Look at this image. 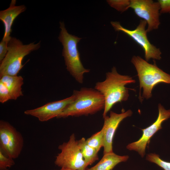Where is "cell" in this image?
Segmentation results:
<instances>
[{
    "instance_id": "6da1fadb",
    "label": "cell",
    "mask_w": 170,
    "mask_h": 170,
    "mask_svg": "<svg viewBox=\"0 0 170 170\" xmlns=\"http://www.w3.org/2000/svg\"><path fill=\"white\" fill-rule=\"evenodd\" d=\"M135 81L132 77L118 73L115 67L111 72L106 73V79L103 81L97 82L94 89L103 95L105 101L103 118L116 103L127 100L129 97L128 89L125 86Z\"/></svg>"
},
{
    "instance_id": "7a4b0ae2",
    "label": "cell",
    "mask_w": 170,
    "mask_h": 170,
    "mask_svg": "<svg viewBox=\"0 0 170 170\" xmlns=\"http://www.w3.org/2000/svg\"><path fill=\"white\" fill-rule=\"evenodd\" d=\"M73 94L75 97L74 101L56 118L88 116L104 109V96L95 89L82 88L80 90H74Z\"/></svg>"
},
{
    "instance_id": "3957f363",
    "label": "cell",
    "mask_w": 170,
    "mask_h": 170,
    "mask_svg": "<svg viewBox=\"0 0 170 170\" xmlns=\"http://www.w3.org/2000/svg\"><path fill=\"white\" fill-rule=\"evenodd\" d=\"M60 24L61 30L58 39L63 46L62 55L64 57L66 69L77 82L82 83L84 74L90 70L84 68L80 60L77 44L82 38L70 34L63 22H60Z\"/></svg>"
},
{
    "instance_id": "277c9868",
    "label": "cell",
    "mask_w": 170,
    "mask_h": 170,
    "mask_svg": "<svg viewBox=\"0 0 170 170\" xmlns=\"http://www.w3.org/2000/svg\"><path fill=\"white\" fill-rule=\"evenodd\" d=\"M131 62L137 71L140 90L143 89L141 98H151L153 89L158 83L170 84V74L159 68L155 61L153 64H150L139 56H134Z\"/></svg>"
},
{
    "instance_id": "5b68a950",
    "label": "cell",
    "mask_w": 170,
    "mask_h": 170,
    "mask_svg": "<svg viewBox=\"0 0 170 170\" xmlns=\"http://www.w3.org/2000/svg\"><path fill=\"white\" fill-rule=\"evenodd\" d=\"M41 41L24 44L19 39L11 37L8 44V52L0 62V77L4 75L16 76L24 65V58L31 52L38 49Z\"/></svg>"
},
{
    "instance_id": "8992f818",
    "label": "cell",
    "mask_w": 170,
    "mask_h": 170,
    "mask_svg": "<svg viewBox=\"0 0 170 170\" xmlns=\"http://www.w3.org/2000/svg\"><path fill=\"white\" fill-rule=\"evenodd\" d=\"M61 152L56 156L55 164L63 168L74 170H86L88 166L84 159L76 140L72 134L69 140L59 145Z\"/></svg>"
},
{
    "instance_id": "52a82bcc",
    "label": "cell",
    "mask_w": 170,
    "mask_h": 170,
    "mask_svg": "<svg viewBox=\"0 0 170 170\" xmlns=\"http://www.w3.org/2000/svg\"><path fill=\"white\" fill-rule=\"evenodd\" d=\"M111 24L116 31L125 33L139 45L144 52L145 60L148 61L150 59L160 60L162 53L159 48L151 44L148 39L146 26V22L141 20L138 26L133 30H130L123 27L118 21H111Z\"/></svg>"
},
{
    "instance_id": "ba28073f",
    "label": "cell",
    "mask_w": 170,
    "mask_h": 170,
    "mask_svg": "<svg viewBox=\"0 0 170 170\" xmlns=\"http://www.w3.org/2000/svg\"><path fill=\"white\" fill-rule=\"evenodd\" d=\"M24 141L21 133L7 122L0 121V150L13 159L18 158L22 150Z\"/></svg>"
},
{
    "instance_id": "9c48e42d",
    "label": "cell",
    "mask_w": 170,
    "mask_h": 170,
    "mask_svg": "<svg viewBox=\"0 0 170 170\" xmlns=\"http://www.w3.org/2000/svg\"><path fill=\"white\" fill-rule=\"evenodd\" d=\"M158 110V114L155 121L147 128L142 129V134L138 140L129 143L126 146L127 149L137 152L142 157H144L145 154L146 148L150 139L157 131L162 129V123L170 117V109L166 110L159 104Z\"/></svg>"
},
{
    "instance_id": "30bf717a",
    "label": "cell",
    "mask_w": 170,
    "mask_h": 170,
    "mask_svg": "<svg viewBox=\"0 0 170 170\" xmlns=\"http://www.w3.org/2000/svg\"><path fill=\"white\" fill-rule=\"evenodd\" d=\"M144 20L148 25L147 32L157 29L160 25V5L158 2L152 0H131L130 8Z\"/></svg>"
},
{
    "instance_id": "8fae6325",
    "label": "cell",
    "mask_w": 170,
    "mask_h": 170,
    "mask_svg": "<svg viewBox=\"0 0 170 170\" xmlns=\"http://www.w3.org/2000/svg\"><path fill=\"white\" fill-rule=\"evenodd\" d=\"M132 114L130 110L120 114L110 111L109 116H106L103 118L104 123L102 128L104 134V154L113 152L112 144L116 131L121 122Z\"/></svg>"
},
{
    "instance_id": "7c38bea8",
    "label": "cell",
    "mask_w": 170,
    "mask_h": 170,
    "mask_svg": "<svg viewBox=\"0 0 170 170\" xmlns=\"http://www.w3.org/2000/svg\"><path fill=\"white\" fill-rule=\"evenodd\" d=\"M73 94L70 97L60 100L49 102L38 108L27 110L25 114L37 118L41 122L48 121L57 116L74 100Z\"/></svg>"
},
{
    "instance_id": "4fadbf2b",
    "label": "cell",
    "mask_w": 170,
    "mask_h": 170,
    "mask_svg": "<svg viewBox=\"0 0 170 170\" xmlns=\"http://www.w3.org/2000/svg\"><path fill=\"white\" fill-rule=\"evenodd\" d=\"M16 1L12 0L9 7L0 11V20L4 26V32L2 40L8 43L11 37L10 35L12 31V27L16 18L26 9L24 5L16 6Z\"/></svg>"
},
{
    "instance_id": "5bb4252c",
    "label": "cell",
    "mask_w": 170,
    "mask_h": 170,
    "mask_svg": "<svg viewBox=\"0 0 170 170\" xmlns=\"http://www.w3.org/2000/svg\"><path fill=\"white\" fill-rule=\"evenodd\" d=\"M128 155L120 156L113 152L104 154L100 160L89 170H112L120 162H126L129 159Z\"/></svg>"
},
{
    "instance_id": "9a60e30c",
    "label": "cell",
    "mask_w": 170,
    "mask_h": 170,
    "mask_svg": "<svg viewBox=\"0 0 170 170\" xmlns=\"http://www.w3.org/2000/svg\"><path fill=\"white\" fill-rule=\"evenodd\" d=\"M0 81L3 82L8 88L11 99L16 100L23 95L22 86L24 82L22 76L4 75L0 78Z\"/></svg>"
},
{
    "instance_id": "2e32d148",
    "label": "cell",
    "mask_w": 170,
    "mask_h": 170,
    "mask_svg": "<svg viewBox=\"0 0 170 170\" xmlns=\"http://www.w3.org/2000/svg\"><path fill=\"white\" fill-rule=\"evenodd\" d=\"M77 141L83 158L88 166L99 160L98 152L87 144L84 138Z\"/></svg>"
},
{
    "instance_id": "e0dca14e",
    "label": "cell",
    "mask_w": 170,
    "mask_h": 170,
    "mask_svg": "<svg viewBox=\"0 0 170 170\" xmlns=\"http://www.w3.org/2000/svg\"><path fill=\"white\" fill-rule=\"evenodd\" d=\"M104 134L103 129L94 133L86 140L87 144L95 149L98 152L103 147Z\"/></svg>"
},
{
    "instance_id": "ac0fdd59",
    "label": "cell",
    "mask_w": 170,
    "mask_h": 170,
    "mask_svg": "<svg viewBox=\"0 0 170 170\" xmlns=\"http://www.w3.org/2000/svg\"><path fill=\"white\" fill-rule=\"evenodd\" d=\"M146 159L148 161L156 164L164 170H170V162L162 160L158 154L155 153L148 154Z\"/></svg>"
},
{
    "instance_id": "d6986e66",
    "label": "cell",
    "mask_w": 170,
    "mask_h": 170,
    "mask_svg": "<svg viewBox=\"0 0 170 170\" xmlns=\"http://www.w3.org/2000/svg\"><path fill=\"white\" fill-rule=\"evenodd\" d=\"M106 1L110 6L119 12H123L130 8V0H108Z\"/></svg>"
},
{
    "instance_id": "ffe728a7",
    "label": "cell",
    "mask_w": 170,
    "mask_h": 170,
    "mask_svg": "<svg viewBox=\"0 0 170 170\" xmlns=\"http://www.w3.org/2000/svg\"><path fill=\"white\" fill-rule=\"evenodd\" d=\"M14 164L13 159L6 156L0 150V170H7Z\"/></svg>"
},
{
    "instance_id": "44dd1931",
    "label": "cell",
    "mask_w": 170,
    "mask_h": 170,
    "mask_svg": "<svg viewBox=\"0 0 170 170\" xmlns=\"http://www.w3.org/2000/svg\"><path fill=\"white\" fill-rule=\"evenodd\" d=\"M11 99L9 91L5 85L0 81V102L4 103Z\"/></svg>"
},
{
    "instance_id": "7402d4cb",
    "label": "cell",
    "mask_w": 170,
    "mask_h": 170,
    "mask_svg": "<svg viewBox=\"0 0 170 170\" xmlns=\"http://www.w3.org/2000/svg\"><path fill=\"white\" fill-rule=\"evenodd\" d=\"M158 2L160 5V13L170 14V0H159Z\"/></svg>"
},
{
    "instance_id": "603a6c76",
    "label": "cell",
    "mask_w": 170,
    "mask_h": 170,
    "mask_svg": "<svg viewBox=\"0 0 170 170\" xmlns=\"http://www.w3.org/2000/svg\"><path fill=\"white\" fill-rule=\"evenodd\" d=\"M8 43L2 39L0 42V62H1L5 57L8 52Z\"/></svg>"
},
{
    "instance_id": "cb8c5ba5",
    "label": "cell",
    "mask_w": 170,
    "mask_h": 170,
    "mask_svg": "<svg viewBox=\"0 0 170 170\" xmlns=\"http://www.w3.org/2000/svg\"><path fill=\"white\" fill-rule=\"evenodd\" d=\"M59 170H72V169H68V168H61V169ZM89 170L88 169H87V170Z\"/></svg>"
}]
</instances>
